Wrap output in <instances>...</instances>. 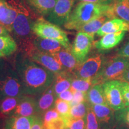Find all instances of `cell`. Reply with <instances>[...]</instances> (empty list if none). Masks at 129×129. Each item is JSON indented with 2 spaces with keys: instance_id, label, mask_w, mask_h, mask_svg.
I'll list each match as a JSON object with an SVG mask.
<instances>
[{
  "instance_id": "obj_1",
  "label": "cell",
  "mask_w": 129,
  "mask_h": 129,
  "mask_svg": "<svg viewBox=\"0 0 129 129\" xmlns=\"http://www.w3.org/2000/svg\"><path fill=\"white\" fill-rule=\"evenodd\" d=\"M16 71L25 95H40L50 87L55 78V74L28 57H20L16 61Z\"/></svg>"
},
{
  "instance_id": "obj_2",
  "label": "cell",
  "mask_w": 129,
  "mask_h": 129,
  "mask_svg": "<svg viewBox=\"0 0 129 129\" xmlns=\"http://www.w3.org/2000/svg\"><path fill=\"white\" fill-rule=\"evenodd\" d=\"M112 5V4H111ZM110 6L80 2L72 11L67 23L63 26L69 30H79L83 26L102 14H105Z\"/></svg>"
},
{
  "instance_id": "obj_3",
  "label": "cell",
  "mask_w": 129,
  "mask_h": 129,
  "mask_svg": "<svg viewBox=\"0 0 129 129\" xmlns=\"http://www.w3.org/2000/svg\"><path fill=\"white\" fill-rule=\"evenodd\" d=\"M128 65L129 59L118 55L105 59L99 71L92 78L93 85L112 80L120 81Z\"/></svg>"
},
{
  "instance_id": "obj_4",
  "label": "cell",
  "mask_w": 129,
  "mask_h": 129,
  "mask_svg": "<svg viewBox=\"0 0 129 129\" xmlns=\"http://www.w3.org/2000/svg\"><path fill=\"white\" fill-rule=\"evenodd\" d=\"M33 23L28 12L19 7L18 14L13 23L10 32L23 51L33 45L34 40L37 37L32 30Z\"/></svg>"
},
{
  "instance_id": "obj_5",
  "label": "cell",
  "mask_w": 129,
  "mask_h": 129,
  "mask_svg": "<svg viewBox=\"0 0 129 129\" xmlns=\"http://www.w3.org/2000/svg\"><path fill=\"white\" fill-rule=\"evenodd\" d=\"M32 30L37 36L43 38L56 40L64 48L71 50V45L67 33L60 27L54 25L43 17H40L34 22Z\"/></svg>"
},
{
  "instance_id": "obj_6",
  "label": "cell",
  "mask_w": 129,
  "mask_h": 129,
  "mask_svg": "<svg viewBox=\"0 0 129 129\" xmlns=\"http://www.w3.org/2000/svg\"><path fill=\"white\" fill-rule=\"evenodd\" d=\"M23 95L25 94L23 85L17 72L6 68L0 74V101L6 98Z\"/></svg>"
},
{
  "instance_id": "obj_7",
  "label": "cell",
  "mask_w": 129,
  "mask_h": 129,
  "mask_svg": "<svg viewBox=\"0 0 129 129\" xmlns=\"http://www.w3.org/2000/svg\"><path fill=\"white\" fill-rule=\"evenodd\" d=\"M27 57L34 62L40 64L54 74L65 71L57 59L51 54L40 51L34 44L24 51Z\"/></svg>"
},
{
  "instance_id": "obj_8",
  "label": "cell",
  "mask_w": 129,
  "mask_h": 129,
  "mask_svg": "<svg viewBox=\"0 0 129 129\" xmlns=\"http://www.w3.org/2000/svg\"><path fill=\"white\" fill-rule=\"evenodd\" d=\"M104 60V57L101 54L90 56L79 64L72 74L75 78H93L99 71Z\"/></svg>"
},
{
  "instance_id": "obj_9",
  "label": "cell",
  "mask_w": 129,
  "mask_h": 129,
  "mask_svg": "<svg viewBox=\"0 0 129 129\" xmlns=\"http://www.w3.org/2000/svg\"><path fill=\"white\" fill-rule=\"evenodd\" d=\"M121 81L112 80L102 84L107 104L115 111L125 107L121 88Z\"/></svg>"
},
{
  "instance_id": "obj_10",
  "label": "cell",
  "mask_w": 129,
  "mask_h": 129,
  "mask_svg": "<svg viewBox=\"0 0 129 129\" xmlns=\"http://www.w3.org/2000/svg\"><path fill=\"white\" fill-rule=\"evenodd\" d=\"M75 0H57L47 16V20L58 26H63L69 20Z\"/></svg>"
},
{
  "instance_id": "obj_11",
  "label": "cell",
  "mask_w": 129,
  "mask_h": 129,
  "mask_svg": "<svg viewBox=\"0 0 129 129\" xmlns=\"http://www.w3.org/2000/svg\"><path fill=\"white\" fill-rule=\"evenodd\" d=\"M94 41V37L78 31L71 46V52L80 63L87 59Z\"/></svg>"
},
{
  "instance_id": "obj_12",
  "label": "cell",
  "mask_w": 129,
  "mask_h": 129,
  "mask_svg": "<svg viewBox=\"0 0 129 129\" xmlns=\"http://www.w3.org/2000/svg\"><path fill=\"white\" fill-rule=\"evenodd\" d=\"M11 116H37V99L29 95L22 96Z\"/></svg>"
},
{
  "instance_id": "obj_13",
  "label": "cell",
  "mask_w": 129,
  "mask_h": 129,
  "mask_svg": "<svg viewBox=\"0 0 129 129\" xmlns=\"http://www.w3.org/2000/svg\"><path fill=\"white\" fill-rule=\"evenodd\" d=\"M19 13V7L12 3L0 1V23L10 32L13 23Z\"/></svg>"
},
{
  "instance_id": "obj_14",
  "label": "cell",
  "mask_w": 129,
  "mask_h": 129,
  "mask_svg": "<svg viewBox=\"0 0 129 129\" xmlns=\"http://www.w3.org/2000/svg\"><path fill=\"white\" fill-rule=\"evenodd\" d=\"M51 54L60 63L64 70L71 74L80 64L72 54L71 50L64 47L58 52Z\"/></svg>"
},
{
  "instance_id": "obj_15",
  "label": "cell",
  "mask_w": 129,
  "mask_h": 129,
  "mask_svg": "<svg viewBox=\"0 0 129 129\" xmlns=\"http://www.w3.org/2000/svg\"><path fill=\"white\" fill-rule=\"evenodd\" d=\"M57 98L53 86L41 93L39 98L37 99V115L42 116L44 113L54 107V104Z\"/></svg>"
},
{
  "instance_id": "obj_16",
  "label": "cell",
  "mask_w": 129,
  "mask_h": 129,
  "mask_svg": "<svg viewBox=\"0 0 129 129\" xmlns=\"http://www.w3.org/2000/svg\"><path fill=\"white\" fill-rule=\"evenodd\" d=\"M125 35V31L108 34L99 40L94 43V46L99 50H108L115 47L122 41Z\"/></svg>"
},
{
  "instance_id": "obj_17",
  "label": "cell",
  "mask_w": 129,
  "mask_h": 129,
  "mask_svg": "<svg viewBox=\"0 0 129 129\" xmlns=\"http://www.w3.org/2000/svg\"><path fill=\"white\" fill-rule=\"evenodd\" d=\"M90 106L100 123L115 126V111L110 106L108 105H90Z\"/></svg>"
},
{
  "instance_id": "obj_18",
  "label": "cell",
  "mask_w": 129,
  "mask_h": 129,
  "mask_svg": "<svg viewBox=\"0 0 129 129\" xmlns=\"http://www.w3.org/2000/svg\"><path fill=\"white\" fill-rule=\"evenodd\" d=\"M36 116H11L4 120V129H30Z\"/></svg>"
},
{
  "instance_id": "obj_19",
  "label": "cell",
  "mask_w": 129,
  "mask_h": 129,
  "mask_svg": "<svg viewBox=\"0 0 129 129\" xmlns=\"http://www.w3.org/2000/svg\"><path fill=\"white\" fill-rule=\"evenodd\" d=\"M74 78L73 74L67 71L56 74L52 86L57 98L63 91L70 89Z\"/></svg>"
},
{
  "instance_id": "obj_20",
  "label": "cell",
  "mask_w": 129,
  "mask_h": 129,
  "mask_svg": "<svg viewBox=\"0 0 129 129\" xmlns=\"http://www.w3.org/2000/svg\"><path fill=\"white\" fill-rule=\"evenodd\" d=\"M126 30L129 31L128 24L121 19L115 18L105 22L96 34L98 36H104L108 34Z\"/></svg>"
},
{
  "instance_id": "obj_21",
  "label": "cell",
  "mask_w": 129,
  "mask_h": 129,
  "mask_svg": "<svg viewBox=\"0 0 129 129\" xmlns=\"http://www.w3.org/2000/svg\"><path fill=\"white\" fill-rule=\"evenodd\" d=\"M33 44L40 51L49 54L57 53L63 48L62 45L56 40L43 38L38 36L34 40Z\"/></svg>"
},
{
  "instance_id": "obj_22",
  "label": "cell",
  "mask_w": 129,
  "mask_h": 129,
  "mask_svg": "<svg viewBox=\"0 0 129 129\" xmlns=\"http://www.w3.org/2000/svg\"><path fill=\"white\" fill-rule=\"evenodd\" d=\"M30 9L42 16H48L51 12L57 0H25Z\"/></svg>"
},
{
  "instance_id": "obj_23",
  "label": "cell",
  "mask_w": 129,
  "mask_h": 129,
  "mask_svg": "<svg viewBox=\"0 0 129 129\" xmlns=\"http://www.w3.org/2000/svg\"><path fill=\"white\" fill-rule=\"evenodd\" d=\"M87 102L91 105H108L102 84L93 85L88 90L87 92Z\"/></svg>"
},
{
  "instance_id": "obj_24",
  "label": "cell",
  "mask_w": 129,
  "mask_h": 129,
  "mask_svg": "<svg viewBox=\"0 0 129 129\" xmlns=\"http://www.w3.org/2000/svg\"><path fill=\"white\" fill-rule=\"evenodd\" d=\"M20 97H10L0 101V118H7L12 115L13 112L17 106Z\"/></svg>"
},
{
  "instance_id": "obj_25",
  "label": "cell",
  "mask_w": 129,
  "mask_h": 129,
  "mask_svg": "<svg viewBox=\"0 0 129 129\" xmlns=\"http://www.w3.org/2000/svg\"><path fill=\"white\" fill-rule=\"evenodd\" d=\"M114 17H120L129 25V0H121L112 4Z\"/></svg>"
},
{
  "instance_id": "obj_26",
  "label": "cell",
  "mask_w": 129,
  "mask_h": 129,
  "mask_svg": "<svg viewBox=\"0 0 129 129\" xmlns=\"http://www.w3.org/2000/svg\"><path fill=\"white\" fill-rule=\"evenodd\" d=\"M109 19L105 14H102L99 17H97L96 19L90 21V22L83 26L78 31L85 32V33L94 37L95 34L97 33V32L101 29L102 25L107 21H108Z\"/></svg>"
},
{
  "instance_id": "obj_27",
  "label": "cell",
  "mask_w": 129,
  "mask_h": 129,
  "mask_svg": "<svg viewBox=\"0 0 129 129\" xmlns=\"http://www.w3.org/2000/svg\"><path fill=\"white\" fill-rule=\"evenodd\" d=\"M17 48L16 41L10 35L0 36V51L4 56L11 55L15 52Z\"/></svg>"
},
{
  "instance_id": "obj_28",
  "label": "cell",
  "mask_w": 129,
  "mask_h": 129,
  "mask_svg": "<svg viewBox=\"0 0 129 129\" xmlns=\"http://www.w3.org/2000/svg\"><path fill=\"white\" fill-rule=\"evenodd\" d=\"M93 85L92 78H78L74 77L72 80L70 90L72 92L80 91L87 93Z\"/></svg>"
},
{
  "instance_id": "obj_29",
  "label": "cell",
  "mask_w": 129,
  "mask_h": 129,
  "mask_svg": "<svg viewBox=\"0 0 129 129\" xmlns=\"http://www.w3.org/2000/svg\"><path fill=\"white\" fill-rule=\"evenodd\" d=\"M90 104L87 102L80 103L71 106L69 114V118H83L87 115Z\"/></svg>"
},
{
  "instance_id": "obj_30",
  "label": "cell",
  "mask_w": 129,
  "mask_h": 129,
  "mask_svg": "<svg viewBox=\"0 0 129 129\" xmlns=\"http://www.w3.org/2000/svg\"><path fill=\"white\" fill-rule=\"evenodd\" d=\"M54 108L60 116L65 118H69L70 111L71 108L70 103L57 98L54 102Z\"/></svg>"
},
{
  "instance_id": "obj_31",
  "label": "cell",
  "mask_w": 129,
  "mask_h": 129,
  "mask_svg": "<svg viewBox=\"0 0 129 129\" xmlns=\"http://www.w3.org/2000/svg\"><path fill=\"white\" fill-rule=\"evenodd\" d=\"M115 119L118 125L129 127V107L115 111Z\"/></svg>"
},
{
  "instance_id": "obj_32",
  "label": "cell",
  "mask_w": 129,
  "mask_h": 129,
  "mask_svg": "<svg viewBox=\"0 0 129 129\" xmlns=\"http://www.w3.org/2000/svg\"><path fill=\"white\" fill-rule=\"evenodd\" d=\"M100 125L101 123L90 105L89 108L85 116V129H99Z\"/></svg>"
},
{
  "instance_id": "obj_33",
  "label": "cell",
  "mask_w": 129,
  "mask_h": 129,
  "mask_svg": "<svg viewBox=\"0 0 129 129\" xmlns=\"http://www.w3.org/2000/svg\"><path fill=\"white\" fill-rule=\"evenodd\" d=\"M68 118L60 116L57 119L44 125V129H67Z\"/></svg>"
},
{
  "instance_id": "obj_34",
  "label": "cell",
  "mask_w": 129,
  "mask_h": 129,
  "mask_svg": "<svg viewBox=\"0 0 129 129\" xmlns=\"http://www.w3.org/2000/svg\"><path fill=\"white\" fill-rule=\"evenodd\" d=\"M67 129H85V117L77 119L69 118Z\"/></svg>"
},
{
  "instance_id": "obj_35",
  "label": "cell",
  "mask_w": 129,
  "mask_h": 129,
  "mask_svg": "<svg viewBox=\"0 0 129 129\" xmlns=\"http://www.w3.org/2000/svg\"><path fill=\"white\" fill-rule=\"evenodd\" d=\"M59 113L57 112V111L56 110L55 108L54 107L50 109L49 110L46 111L44 113V114L43 115V124L44 125H46L48 123H49L50 122H51V121L57 119V118L60 117Z\"/></svg>"
},
{
  "instance_id": "obj_36",
  "label": "cell",
  "mask_w": 129,
  "mask_h": 129,
  "mask_svg": "<svg viewBox=\"0 0 129 129\" xmlns=\"http://www.w3.org/2000/svg\"><path fill=\"white\" fill-rule=\"evenodd\" d=\"M73 100L70 103L71 106L80 104V103L87 102V93L80 91H73Z\"/></svg>"
},
{
  "instance_id": "obj_37",
  "label": "cell",
  "mask_w": 129,
  "mask_h": 129,
  "mask_svg": "<svg viewBox=\"0 0 129 129\" xmlns=\"http://www.w3.org/2000/svg\"><path fill=\"white\" fill-rule=\"evenodd\" d=\"M121 93L125 107H129V83L121 81Z\"/></svg>"
},
{
  "instance_id": "obj_38",
  "label": "cell",
  "mask_w": 129,
  "mask_h": 129,
  "mask_svg": "<svg viewBox=\"0 0 129 129\" xmlns=\"http://www.w3.org/2000/svg\"><path fill=\"white\" fill-rule=\"evenodd\" d=\"M57 98H60V99L63 100L64 101H67L68 102L71 103L72 101L74 98L73 92H72L70 89L65 90V91L61 93L58 96Z\"/></svg>"
},
{
  "instance_id": "obj_39",
  "label": "cell",
  "mask_w": 129,
  "mask_h": 129,
  "mask_svg": "<svg viewBox=\"0 0 129 129\" xmlns=\"http://www.w3.org/2000/svg\"><path fill=\"white\" fill-rule=\"evenodd\" d=\"M117 55L129 59V41L119 50Z\"/></svg>"
},
{
  "instance_id": "obj_40",
  "label": "cell",
  "mask_w": 129,
  "mask_h": 129,
  "mask_svg": "<svg viewBox=\"0 0 129 129\" xmlns=\"http://www.w3.org/2000/svg\"><path fill=\"white\" fill-rule=\"evenodd\" d=\"M80 2H87L94 3L101 5H105V6H110L114 3L113 0H78Z\"/></svg>"
},
{
  "instance_id": "obj_41",
  "label": "cell",
  "mask_w": 129,
  "mask_h": 129,
  "mask_svg": "<svg viewBox=\"0 0 129 129\" xmlns=\"http://www.w3.org/2000/svg\"><path fill=\"white\" fill-rule=\"evenodd\" d=\"M30 129H44L43 120L41 116H36L34 122Z\"/></svg>"
},
{
  "instance_id": "obj_42",
  "label": "cell",
  "mask_w": 129,
  "mask_h": 129,
  "mask_svg": "<svg viewBox=\"0 0 129 129\" xmlns=\"http://www.w3.org/2000/svg\"><path fill=\"white\" fill-rule=\"evenodd\" d=\"M10 35L9 30L0 23V36H7Z\"/></svg>"
},
{
  "instance_id": "obj_43",
  "label": "cell",
  "mask_w": 129,
  "mask_h": 129,
  "mask_svg": "<svg viewBox=\"0 0 129 129\" xmlns=\"http://www.w3.org/2000/svg\"><path fill=\"white\" fill-rule=\"evenodd\" d=\"M120 81H121L126 82V83H129V65L128 67H127L126 70H125L124 73L122 75Z\"/></svg>"
},
{
  "instance_id": "obj_44",
  "label": "cell",
  "mask_w": 129,
  "mask_h": 129,
  "mask_svg": "<svg viewBox=\"0 0 129 129\" xmlns=\"http://www.w3.org/2000/svg\"><path fill=\"white\" fill-rule=\"evenodd\" d=\"M115 127L112 125L106 124H101L99 129H115Z\"/></svg>"
},
{
  "instance_id": "obj_45",
  "label": "cell",
  "mask_w": 129,
  "mask_h": 129,
  "mask_svg": "<svg viewBox=\"0 0 129 129\" xmlns=\"http://www.w3.org/2000/svg\"><path fill=\"white\" fill-rule=\"evenodd\" d=\"M6 68L5 67V64H4V60L0 59V74L2 73L3 71H4V70Z\"/></svg>"
},
{
  "instance_id": "obj_46",
  "label": "cell",
  "mask_w": 129,
  "mask_h": 129,
  "mask_svg": "<svg viewBox=\"0 0 129 129\" xmlns=\"http://www.w3.org/2000/svg\"><path fill=\"white\" fill-rule=\"evenodd\" d=\"M4 120H4V119L0 118V129H4Z\"/></svg>"
},
{
  "instance_id": "obj_47",
  "label": "cell",
  "mask_w": 129,
  "mask_h": 129,
  "mask_svg": "<svg viewBox=\"0 0 129 129\" xmlns=\"http://www.w3.org/2000/svg\"><path fill=\"white\" fill-rule=\"evenodd\" d=\"M115 129H129V127H125V126H122V125H117L115 127Z\"/></svg>"
},
{
  "instance_id": "obj_48",
  "label": "cell",
  "mask_w": 129,
  "mask_h": 129,
  "mask_svg": "<svg viewBox=\"0 0 129 129\" xmlns=\"http://www.w3.org/2000/svg\"><path fill=\"white\" fill-rule=\"evenodd\" d=\"M4 54H3V53H1V51H0V58L2 57H4Z\"/></svg>"
},
{
  "instance_id": "obj_49",
  "label": "cell",
  "mask_w": 129,
  "mask_h": 129,
  "mask_svg": "<svg viewBox=\"0 0 129 129\" xmlns=\"http://www.w3.org/2000/svg\"><path fill=\"white\" fill-rule=\"evenodd\" d=\"M121 1V0H113V1L114 2H118V1Z\"/></svg>"
},
{
  "instance_id": "obj_50",
  "label": "cell",
  "mask_w": 129,
  "mask_h": 129,
  "mask_svg": "<svg viewBox=\"0 0 129 129\" xmlns=\"http://www.w3.org/2000/svg\"><path fill=\"white\" fill-rule=\"evenodd\" d=\"M4 1V0H0V1Z\"/></svg>"
}]
</instances>
